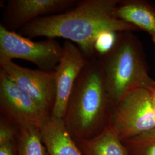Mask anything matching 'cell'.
<instances>
[{"label":"cell","instance_id":"277c9868","mask_svg":"<svg viewBox=\"0 0 155 155\" xmlns=\"http://www.w3.org/2000/svg\"><path fill=\"white\" fill-rule=\"evenodd\" d=\"M63 45L55 38L33 41L0 25V59H20L32 63L39 70L51 71L61 59Z\"/></svg>","mask_w":155,"mask_h":155},{"label":"cell","instance_id":"8992f818","mask_svg":"<svg viewBox=\"0 0 155 155\" xmlns=\"http://www.w3.org/2000/svg\"><path fill=\"white\" fill-rule=\"evenodd\" d=\"M0 70L25 91L47 116H51L56 91L54 71L30 69L5 59H0Z\"/></svg>","mask_w":155,"mask_h":155},{"label":"cell","instance_id":"9a60e30c","mask_svg":"<svg viewBox=\"0 0 155 155\" xmlns=\"http://www.w3.org/2000/svg\"><path fill=\"white\" fill-rule=\"evenodd\" d=\"M122 141L129 155H155V128Z\"/></svg>","mask_w":155,"mask_h":155},{"label":"cell","instance_id":"ba28073f","mask_svg":"<svg viewBox=\"0 0 155 155\" xmlns=\"http://www.w3.org/2000/svg\"><path fill=\"white\" fill-rule=\"evenodd\" d=\"M77 0H8L4 3L1 25L8 30H20L41 17L59 14L77 4Z\"/></svg>","mask_w":155,"mask_h":155},{"label":"cell","instance_id":"9c48e42d","mask_svg":"<svg viewBox=\"0 0 155 155\" xmlns=\"http://www.w3.org/2000/svg\"><path fill=\"white\" fill-rule=\"evenodd\" d=\"M61 59L56 67V98L52 116L63 120L72 89L88 59L78 45L69 40L63 44Z\"/></svg>","mask_w":155,"mask_h":155},{"label":"cell","instance_id":"6da1fadb","mask_svg":"<svg viewBox=\"0 0 155 155\" xmlns=\"http://www.w3.org/2000/svg\"><path fill=\"white\" fill-rule=\"evenodd\" d=\"M119 0H81L67 11L41 17L18 33L32 39L61 38L77 44L87 59L97 56L95 40L105 31L134 32L139 29L118 19L114 11Z\"/></svg>","mask_w":155,"mask_h":155},{"label":"cell","instance_id":"7c38bea8","mask_svg":"<svg viewBox=\"0 0 155 155\" xmlns=\"http://www.w3.org/2000/svg\"><path fill=\"white\" fill-rule=\"evenodd\" d=\"M75 143L83 155H129L116 129L111 124L94 137Z\"/></svg>","mask_w":155,"mask_h":155},{"label":"cell","instance_id":"ac0fdd59","mask_svg":"<svg viewBox=\"0 0 155 155\" xmlns=\"http://www.w3.org/2000/svg\"><path fill=\"white\" fill-rule=\"evenodd\" d=\"M152 40H153V41L155 45V35L152 36Z\"/></svg>","mask_w":155,"mask_h":155},{"label":"cell","instance_id":"8fae6325","mask_svg":"<svg viewBox=\"0 0 155 155\" xmlns=\"http://www.w3.org/2000/svg\"><path fill=\"white\" fill-rule=\"evenodd\" d=\"M114 15L151 36L155 35V5L145 0H119Z\"/></svg>","mask_w":155,"mask_h":155},{"label":"cell","instance_id":"7a4b0ae2","mask_svg":"<svg viewBox=\"0 0 155 155\" xmlns=\"http://www.w3.org/2000/svg\"><path fill=\"white\" fill-rule=\"evenodd\" d=\"M113 108L95 56L88 59L78 78L63 120L75 141L91 139L110 124Z\"/></svg>","mask_w":155,"mask_h":155},{"label":"cell","instance_id":"e0dca14e","mask_svg":"<svg viewBox=\"0 0 155 155\" xmlns=\"http://www.w3.org/2000/svg\"><path fill=\"white\" fill-rule=\"evenodd\" d=\"M150 98H151V101H152V107H153V113H154V116H155V84L152 87V89L150 90Z\"/></svg>","mask_w":155,"mask_h":155},{"label":"cell","instance_id":"30bf717a","mask_svg":"<svg viewBox=\"0 0 155 155\" xmlns=\"http://www.w3.org/2000/svg\"><path fill=\"white\" fill-rule=\"evenodd\" d=\"M40 129L48 155H83L68 132L63 120L51 116Z\"/></svg>","mask_w":155,"mask_h":155},{"label":"cell","instance_id":"4fadbf2b","mask_svg":"<svg viewBox=\"0 0 155 155\" xmlns=\"http://www.w3.org/2000/svg\"><path fill=\"white\" fill-rule=\"evenodd\" d=\"M16 136L19 155H48L39 127L18 125Z\"/></svg>","mask_w":155,"mask_h":155},{"label":"cell","instance_id":"3957f363","mask_svg":"<svg viewBox=\"0 0 155 155\" xmlns=\"http://www.w3.org/2000/svg\"><path fill=\"white\" fill-rule=\"evenodd\" d=\"M132 32H117L113 48L104 55L98 56L113 107L133 89L150 90L155 85L148 73L142 45Z\"/></svg>","mask_w":155,"mask_h":155},{"label":"cell","instance_id":"5b68a950","mask_svg":"<svg viewBox=\"0 0 155 155\" xmlns=\"http://www.w3.org/2000/svg\"><path fill=\"white\" fill-rule=\"evenodd\" d=\"M110 124L122 141L155 128L150 90L139 88L125 94L113 108Z\"/></svg>","mask_w":155,"mask_h":155},{"label":"cell","instance_id":"5bb4252c","mask_svg":"<svg viewBox=\"0 0 155 155\" xmlns=\"http://www.w3.org/2000/svg\"><path fill=\"white\" fill-rule=\"evenodd\" d=\"M17 126L8 118H0V155H19Z\"/></svg>","mask_w":155,"mask_h":155},{"label":"cell","instance_id":"2e32d148","mask_svg":"<svg viewBox=\"0 0 155 155\" xmlns=\"http://www.w3.org/2000/svg\"><path fill=\"white\" fill-rule=\"evenodd\" d=\"M117 32L105 31L100 33L95 40L94 50L98 56L104 55L110 51L116 43Z\"/></svg>","mask_w":155,"mask_h":155},{"label":"cell","instance_id":"52a82bcc","mask_svg":"<svg viewBox=\"0 0 155 155\" xmlns=\"http://www.w3.org/2000/svg\"><path fill=\"white\" fill-rule=\"evenodd\" d=\"M0 111L16 125L41 127L47 116L32 98L0 70Z\"/></svg>","mask_w":155,"mask_h":155}]
</instances>
